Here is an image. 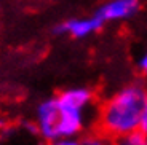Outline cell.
<instances>
[{
  "label": "cell",
  "mask_w": 147,
  "mask_h": 145,
  "mask_svg": "<svg viewBox=\"0 0 147 145\" xmlns=\"http://www.w3.org/2000/svg\"><path fill=\"white\" fill-rule=\"evenodd\" d=\"M139 131L144 136H147V89H146V97H144V105H142V113H141V123H139Z\"/></svg>",
  "instance_id": "ba28073f"
},
{
  "label": "cell",
  "mask_w": 147,
  "mask_h": 145,
  "mask_svg": "<svg viewBox=\"0 0 147 145\" xmlns=\"http://www.w3.org/2000/svg\"><path fill=\"white\" fill-rule=\"evenodd\" d=\"M59 124V104L56 97L45 99L37 107V134H40L45 140L51 142L58 139Z\"/></svg>",
  "instance_id": "7a4b0ae2"
},
{
  "label": "cell",
  "mask_w": 147,
  "mask_h": 145,
  "mask_svg": "<svg viewBox=\"0 0 147 145\" xmlns=\"http://www.w3.org/2000/svg\"><path fill=\"white\" fill-rule=\"evenodd\" d=\"M80 145H112V139L107 137L102 132H96V134H88L80 140Z\"/></svg>",
  "instance_id": "52a82bcc"
},
{
  "label": "cell",
  "mask_w": 147,
  "mask_h": 145,
  "mask_svg": "<svg viewBox=\"0 0 147 145\" xmlns=\"http://www.w3.org/2000/svg\"><path fill=\"white\" fill-rule=\"evenodd\" d=\"M50 145H80V140L75 137H58L50 142Z\"/></svg>",
  "instance_id": "9c48e42d"
},
{
  "label": "cell",
  "mask_w": 147,
  "mask_h": 145,
  "mask_svg": "<svg viewBox=\"0 0 147 145\" xmlns=\"http://www.w3.org/2000/svg\"><path fill=\"white\" fill-rule=\"evenodd\" d=\"M112 145H147V136H144L141 131H134L123 137L114 139Z\"/></svg>",
  "instance_id": "8992f818"
},
{
  "label": "cell",
  "mask_w": 147,
  "mask_h": 145,
  "mask_svg": "<svg viewBox=\"0 0 147 145\" xmlns=\"http://www.w3.org/2000/svg\"><path fill=\"white\" fill-rule=\"evenodd\" d=\"M139 11V0H109L101 5L96 15L104 22L109 21H125Z\"/></svg>",
  "instance_id": "277c9868"
},
{
  "label": "cell",
  "mask_w": 147,
  "mask_h": 145,
  "mask_svg": "<svg viewBox=\"0 0 147 145\" xmlns=\"http://www.w3.org/2000/svg\"><path fill=\"white\" fill-rule=\"evenodd\" d=\"M138 65H139L141 72H142L144 75L147 77V51H146V53H144V54L139 58V62H138Z\"/></svg>",
  "instance_id": "30bf717a"
},
{
  "label": "cell",
  "mask_w": 147,
  "mask_h": 145,
  "mask_svg": "<svg viewBox=\"0 0 147 145\" xmlns=\"http://www.w3.org/2000/svg\"><path fill=\"white\" fill-rule=\"evenodd\" d=\"M104 24L106 22L94 13L93 16H88V18H72L61 22L55 27V34L69 35L72 38H85V37L98 32Z\"/></svg>",
  "instance_id": "3957f363"
},
{
  "label": "cell",
  "mask_w": 147,
  "mask_h": 145,
  "mask_svg": "<svg viewBox=\"0 0 147 145\" xmlns=\"http://www.w3.org/2000/svg\"><path fill=\"white\" fill-rule=\"evenodd\" d=\"M146 88L142 85H128L112 94L99 112V131L112 140L139 131Z\"/></svg>",
  "instance_id": "6da1fadb"
},
{
  "label": "cell",
  "mask_w": 147,
  "mask_h": 145,
  "mask_svg": "<svg viewBox=\"0 0 147 145\" xmlns=\"http://www.w3.org/2000/svg\"><path fill=\"white\" fill-rule=\"evenodd\" d=\"M0 145H2V144H0Z\"/></svg>",
  "instance_id": "8fae6325"
},
{
  "label": "cell",
  "mask_w": 147,
  "mask_h": 145,
  "mask_svg": "<svg viewBox=\"0 0 147 145\" xmlns=\"http://www.w3.org/2000/svg\"><path fill=\"white\" fill-rule=\"evenodd\" d=\"M56 99L64 107L86 110L88 105L93 102V93L88 88H70V89H66L61 94H58Z\"/></svg>",
  "instance_id": "5b68a950"
}]
</instances>
